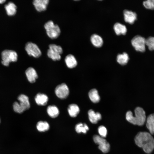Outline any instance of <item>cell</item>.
I'll return each instance as SVG.
<instances>
[{
    "instance_id": "obj_1",
    "label": "cell",
    "mask_w": 154,
    "mask_h": 154,
    "mask_svg": "<svg viewBox=\"0 0 154 154\" xmlns=\"http://www.w3.org/2000/svg\"><path fill=\"white\" fill-rule=\"evenodd\" d=\"M135 141L136 145L142 148L146 153H151L154 149V139L150 133H138L135 137Z\"/></svg>"
},
{
    "instance_id": "obj_2",
    "label": "cell",
    "mask_w": 154,
    "mask_h": 154,
    "mask_svg": "<svg viewBox=\"0 0 154 154\" xmlns=\"http://www.w3.org/2000/svg\"><path fill=\"white\" fill-rule=\"evenodd\" d=\"M135 116L131 111L126 113V118L129 123L135 125L142 126L146 120L145 113L143 109L141 107H137L135 110Z\"/></svg>"
},
{
    "instance_id": "obj_3",
    "label": "cell",
    "mask_w": 154,
    "mask_h": 154,
    "mask_svg": "<svg viewBox=\"0 0 154 154\" xmlns=\"http://www.w3.org/2000/svg\"><path fill=\"white\" fill-rule=\"evenodd\" d=\"M47 36L51 39H55L59 37L61 33L59 26L51 20L46 22L44 25Z\"/></svg>"
},
{
    "instance_id": "obj_4",
    "label": "cell",
    "mask_w": 154,
    "mask_h": 154,
    "mask_svg": "<svg viewBox=\"0 0 154 154\" xmlns=\"http://www.w3.org/2000/svg\"><path fill=\"white\" fill-rule=\"evenodd\" d=\"M2 64L4 66H8L11 62H16L17 60V54L16 52L11 50H6L1 53Z\"/></svg>"
},
{
    "instance_id": "obj_5",
    "label": "cell",
    "mask_w": 154,
    "mask_h": 154,
    "mask_svg": "<svg viewBox=\"0 0 154 154\" xmlns=\"http://www.w3.org/2000/svg\"><path fill=\"white\" fill-rule=\"evenodd\" d=\"M132 46L137 51L141 52L145 50L146 39L139 35L135 36L131 40Z\"/></svg>"
},
{
    "instance_id": "obj_6",
    "label": "cell",
    "mask_w": 154,
    "mask_h": 154,
    "mask_svg": "<svg viewBox=\"0 0 154 154\" xmlns=\"http://www.w3.org/2000/svg\"><path fill=\"white\" fill-rule=\"evenodd\" d=\"M25 50L27 54L30 56L35 58L39 57L42 52L39 47L36 44L31 42H28L25 44Z\"/></svg>"
},
{
    "instance_id": "obj_7",
    "label": "cell",
    "mask_w": 154,
    "mask_h": 154,
    "mask_svg": "<svg viewBox=\"0 0 154 154\" xmlns=\"http://www.w3.org/2000/svg\"><path fill=\"white\" fill-rule=\"evenodd\" d=\"M94 142L98 145L99 149L103 153L108 152L110 149V145L104 138L98 135H95L93 137Z\"/></svg>"
},
{
    "instance_id": "obj_8",
    "label": "cell",
    "mask_w": 154,
    "mask_h": 154,
    "mask_svg": "<svg viewBox=\"0 0 154 154\" xmlns=\"http://www.w3.org/2000/svg\"><path fill=\"white\" fill-rule=\"evenodd\" d=\"M55 93L56 96L62 99L66 98L69 94V89L64 83L58 85L55 88Z\"/></svg>"
},
{
    "instance_id": "obj_9",
    "label": "cell",
    "mask_w": 154,
    "mask_h": 154,
    "mask_svg": "<svg viewBox=\"0 0 154 154\" xmlns=\"http://www.w3.org/2000/svg\"><path fill=\"white\" fill-rule=\"evenodd\" d=\"M49 2V0H34L33 3L36 10L41 12L46 9Z\"/></svg>"
},
{
    "instance_id": "obj_10",
    "label": "cell",
    "mask_w": 154,
    "mask_h": 154,
    "mask_svg": "<svg viewBox=\"0 0 154 154\" xmlns=\"http://www.w3.org/2000/svg\"><path fill=\"white\" fill-rule=\"evenodd\" d=\"M18 100L19 102V105L23 111L28 110L30 107V103L29 98L24 94H21L18 97Z\"/></svg>"
},
{
    "instance_id": "obj_11",
    "label": "cell",
    "mask_w": 154,
    "mask_h": 154,
    "mask_svg": "<svg viewBox=\"0 0 154 154\" xmlns=\"http://www.w3.org/2000/svg\"><path fill=\"white\" fill-rule=\"evenodd\" d=\"M125 21L130 24H133L137 19L136 13L131 11L125 10L123 11Z\"/></svg>"
},
{
    "instance_id": "obj_12",
    "label": "cell",
    "mask_w": 154,
    "mask_h": 154,
    "mask_svg": "<svg viewBox=\"0 0 154 154\" xmlns=\"http://www.w3.org/2000/svg\"><path fill=\"white\" fill-rule=\"evenodd\" d=\"M25 74L29 82L31 83L35 82L38 78V76L37 72L34 68L29 67L26 70Z\"/></svg>"
},
{
    "instance_id": "obj_13",
    "label": "cell",
    "mask_w": 154,
    "mask_h": 154,
    "mask_svg": "<svg viewBox=\"0 0 154 154\" xmlns=\"http://www.w3.org/2000/svg\"><path fill=\"white\" fill-rule=\"evenodd\" d=\"M65 62L67 67L72 68L76 67L77 65V62L75 56L72 54H68L65 57Z\"/></svg>"
},
{
    "instance_id": "obj_14",
    "label": "cell",
    "mask_w": 154,
    "mask_h": 154,
    "mask_svg": "<svg viewBox=\"0 0 154 154\" xmlns=\"http://www.w3.org/2000/svg\"><path fill=\"white\" fill-rule=\"evenodd\" d=\"M48 98L45 94L43 93L37 94L35 97V100L37 104L39 106H45L47 103Z\"/></svg>"
},
{
    "instance_id": "obj_15",
    "label": "cell",
    "mask_w": 154,
    "mask_h": 154,
    "mask_svg": "<svg viewBox=\"0 0 154 154\" xmlns=\"http://www.w3.org/2000/svg\"><path fill=\"white\" fill-rule=\"evenodd\" d=\"M89 119L92 123L96 124L102 118L101 114L98 112H95L94 110L90 109L88 112Z\"/></svg>"
},
{
    "instance_id": "obj_16",
    "label": "cell",
    "mask_w": 154,
    "mask_h": 154,
    "mask_svg": "<svg viewBox=\"0 0 154 154\" xmlns=\"http://www.w3.org/2000/svg\"><path fill=\"white\" fill-rule=\"evenodd\" d=\"M114 29L116 34L118 35H125L127 32L126 27L119 23H116L114 25Z\"/></svg>"
},
{
    "instance_id": "obj_17",
    "label": "cell",
    "mask_w": 154,
    "mask_h": 154,
    "mask_svg": "<svg viewBox=\"0 0 154 154\" xmlns=\"http://www.w3.org/2000/svg\"><path fill=\"white\" fill-rule=\"evenodd\" d=\"M90 39L92 43L95 47L99 48L102 46L103 43V40L99 35L94 34L91 36Z\"/></svg>"
},
{
    "instance_id": "obj_18",
    "label": "cell",
    "mask_w": 154,
    "mask_h": 154,
    "mask_svg": "<svg viewBox=\"0 0 154 154\" xmlns=\"http://www.w3.org/2000/svg\"><path fill=\"white\" fill-rule=\"evenodd\" d=\"M146 127L151 134H154V114L149 115L146 119Z\"/></svg>"
},
{
    "instance_id": "obj_19",
    "label": "cell",
    "mask_w": 154,
    "mask_h": 154,
    "mask_svg": "<svg viewBox=\"0 0 154 154\" xmlns=\"http://www.w3.org/2000/svg\"><path fill=\"white\" fill-rule=\"evenodd\" d=\"M68 111L70 116L74 117H76L79 114L80 110L77 104H72L68 106Z\"/></svg>"
},
{
    "instance_id": "obj_20",
    "label": "cell",
    "mask_w": 154,
    "mask_h": 154,
    "mask_svg": "<svg viewBox=\"0 0 154 154\" xmlns=\"http://www.w3.org/2000/svg\"><path fill=\"white\" fill-rule=\"evenodd\" d=\"M47 112L48 115L53 118L57 117L59 114L58 109L54 105L48 106L47 108Z\"/></svg>"
},
{
    "instance_id": "obj_21",
    "label": "cell",
    "mask_w": 154,
    "mask_h": 154,
    "mask_svg": "<svg viewBox=\"0 0 154 154\" xmlns=\"http://www.w3.org/2000/svg\"><path fill=\"white\" fill-rule=\"evenodd\" d=\"M5 8L7 13L9 16H13L16 13L17 7L12 2H9L5 5Z\"/></svg>"
},
{
    "instance_id": "obj_22",
    "label": "cell",
    "mask_w": 154,
    "mask_h": 154,
    "mask_svg": "<svg viewBox=\"0 0 154 154\" xmlns=\"http://www.w3.org/2000/svg\"><path fill=\"white\" fill-rule=\"evenodd\" d=\"M88 96L90 100L93 103H98L100 100V98L98 91L95 89L90 90L88 93Z\"/></svg>"
},
{
    "instance_id": "obj_23",
    "label": "cell",
    "mask_w": 154,
    "mask_h": 154,
    "mask_svg": "<svg viewBox=\"0 0 154 154\" xmlns=\"http://www.w3.org/2000/svg\"><path fill=\"white\" fill-rule=\"evenodd\" d=\"M129 60L128 54L124 52L121 54H119L117 56V61L120 64L124 65L128 62Z\"/></svg>"
},
{
    "instance_id": "obj_24",
    "label": "cell",
    "mask_w": 154,
    "mask_h": 154,
    "mask_svg": "<svg viewBox=\"0 0 154 154\" xmlns=\"http://www.w3.org/2000/svg\"><path fill=\"white\" fill-rule=\"evenodd\" d=\"M49 125L45 121H40L37 125V130L40 132H44L48 130L49 128Z\"/></svg>"
},
{
    "instance_id": "obj_25",
    "label": "cell",
    "mask_w": 154,
    "mask_h": 154,
    "mask_svg": "<svg viewBox=\"0 0 154 154\" xmlns=\"http://www.w3.org/2000/svg\"><path fill=\"white\" fill-rule=\"evenodd\" d=\"M75 129L76 132L78 133H86L89 129L86 123H79L76 125Z\"/></svg>"
},
{
    "instance_id": "obj_26",
    "label": "cell",
    "mask_w": 154,
    "mask_h": 154,
    "mask_svg": "<svg viewBox=\"0 0 154 154\" xmlns=\"http://www.w3.org/2000/svg\"><path fill=\"white\" fill-rule=\"evenodd\" d=\"M47 54L49 58L54 61L59 60L61 59V55L49 49L47 50Z\"/></svg>"
},
{
    "instance_id": "obj_27",
    "label": "cell",
    "mask_w": 154,
    "mask_h": 154,
    "mask_svg": "<svg viewBox=\"0 0 154 154\" xmlns=\"http://www.w3.org/2000/svg\"><path fill=\"white\" fill-rule=\"evenodd\" d=\"M49 49L54 51L60 55L63 52L62 47L60 46L54 44H51L48 46Z\"/></svg>"
},
{
    "instance_id": "obj_28",
    "label": "cell",
    "mask_w": 154,
    "mask_h": 154,
    "mask_svg": "<svg viewBox=\"0 0 154 154\" xmlns=\"http://www.w3.org/2000/svg\"><path fill=\"white\" fill-rule=\"evenodd\" d=\"M146 45L150 50H154V37H150L146 39Z\"/></svg>"
},
{
    "instance_id": "obj_29",
    "label": "cell",
    "mask_w": 154,
    "mask_h": 154,
    "mask_svg": "<svg viewBox=\"0 0 154 154\" xmlns=\"http://www.w3.org/2000/svg\"><path fill=\"white\" fill-rule=\"evenodd\" d=\"M98 131L100 136L104 138L107 135V131L106 127L103 126L101 125L98 128Z\"/></svg>"
},
{
    "instance_id": "obj_30",
    "label": "cell",
    "mask_w": 154,
    "mask_h": 154,
    "mask_svg": "<svg viewBox=\"0 0 154 154\" xmlns=\"http://www.w3.org/2000/svg\"><path fill=\"white\" fill-rule=\"evenodd\" d=\"M144 7L148 9H154V0H148L143 2Z\"/></svg>"
},
{
    "instance_id": "obj_31",
    "label": "cell",
    "mask_w": 154,
    "mask_h": 154,
    "mask_svg": "<svg viewBox=\"0 0 154 154\" xmlns=\"http://www.w3.org/2000/svg\"><path fill=\"white\" fill-rule=\"evenodd\" d=\"M13 108L14 110L17 113L21 114L24 112L17 102H16L14 103Z\"/></svg>"
},
{
    "instance_id": "obj_32",
    "label": "cell",
    "mask_w": 154,
    "mask_h": 154,
    "mask_svg": "<svg viewBox=\"0 0 154 154\" xmlns=\"http://www.w3.org/2000/svg\"><path fill=\"white\" fill-rule=\"evenodd\" d=\"M6 0H0V4H2L4 3Z\"/></svg>"
},
{
    "instance_id": "obj_33",
    "label": "cell",
    "mask_w": 154,
    "mask_h": 154,
    "mask_svg": "<svg viewBox=\"0 0 154 154\" xmlns=\"http://www.w3.org/2000/svg\"><path fill=\"white\" fill-rule=\"evenodd\" d=\"M0 122H1V120H0Z\"/></svg>"
}]
</instances>
